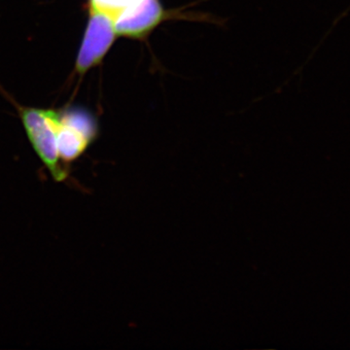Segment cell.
Returning a JSON list of instances; mask_svg holds the SVG:
<instances>
[{"label": "cell", "instance_id": "obj_1", "mask_svg": "<svg viewBox=\"0 0 350 350\" xmlns=\"http://www.w3.org/2000/svg\"><path fill=\"white\" fill-rule=\"evenodd\" d=\"M21 117L34 150L49 170L53 178L64 181L68 172L57 151V128L59 114L53 110L24 108L21 109Z\"/></svg>", "mask_w": 350, "mask_h": 350}, {"label": "cell", "instance_id": "obj_2", "mask_svg": "<svg viewBox=\"0 0 350 350\" xmlns=\"http://www.w3.org/2000/svg\"><path fill=\"white\" fill-rule=\"evenodd\" d=\"M116 36L113 18L91 8L86 32L76 61L77 72L83 75L100 64Z\"/></svg>", "mask_w": 350, "mask_h": 350}, {"label": "cell", "instance_id": "obj_3", "mask_svg": "<svg viewBox=\"0 0 350 350\" xmlns=\"http://www.w3.org/2000/svg\"><path fill=\"white\" fill-rule=\"evenodd\" d=\"M161 0H137L114 18L117 36L142 39L167 18Z\"/></svg>", "mask_w": 350, "mask_h": 350}, {"label": "cell", "instance_id": "obj_4", "mask_svg": "<svg viewBox=\"0 0 350 350\" xmlns=\"http://www.w3.org/2000/svg\"><path fill=\"white\" fill-rule=\"evenodd\" d=\"M57 151L64 163L81 156L90 144L89 139L73 126L66 125L59 119L57 128Z\"/></svg>", "mask_w": 350, "mask_h": 350}, {"label": "cell", "instance_id": "obj_5", "mask_svg": "<svg viewBox=\"0 0 350 350\" xmlns=\"http://www.w3.org/2000/svg\"><path fill=\"white\" fill-rule=\"evenodd\" d=\"M59 119L66 125L73 126L93 142L98 133V124L93 115L85 109L70 108L59 114Z\"/></svg>", "mask_w": 350, "mask_h": 350}, {"label": "cell", "instance_id": "obj_6", "mask_svg": "<svg viewBox=\"0 0 350 350\" xmlns=\"http://www.w3.org/2000/svg\"><path fill=\"white\" fill-rule=\"evenodd\" d=\"M137 0H90L91 8L114 18Z\"/></svg>", "mask_w": 350, "mask_h": 350}]
</instances>
